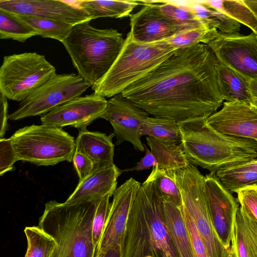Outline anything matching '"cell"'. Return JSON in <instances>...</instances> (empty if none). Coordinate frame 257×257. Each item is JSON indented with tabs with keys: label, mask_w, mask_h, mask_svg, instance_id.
<instances>
[{
	"label": "cell",
	"mask_w": 257,
	"mask_h": 257,
	"mask_svg": "<svg viewBox=\"0 0 257 257\" xmlns=\"http://www.w3.org/2000/svg\"><path fill=\"white\" fill-rule=\"evenodd\" d=\"M226 257H235L234 255V254L231 250L230 248V250H229L228 254L227 255Z\"/></svg>",
	"instance_id": "c3c4849f"
},
{
	"label": "cell",
	"mask_w": 257,
	"mask_h": 257,
	"mask_svg": "<svg viewBox=\"0 0 257 257\" xmlns=\"http://www.w3.org/2000/svg\"><path fill=\"white\" fill-rule=\"evenodd\" d=\"M231 242L235 257H257V219L241 205L236 212Z\"/></svg>",
	"instance_id": "44dd1931"
},
{
	"label": "cell",
	"mask_w": 257,
	"mask_h": 257,
	"mask_svg": "<svg viewBox=\"0 0 257 257\" xmlns=\"http://www.w3.org/2000/svg\"><path fill=\"white\" fill-rule=\"evenodd\" d=\"M107 100L93 93L79 96L63 103L40 116L41 124L62 128L71 126L79 130L100 118Z\"/></svg>",
	"instance_id": "5bb4252c"
},
{
	"label": "cell",
	"mask_w": 257,
	"mask_h": 257,
	"mask_svg": "<svg viewBox=\"0 0 257 257\" xmlns=\"http://www.w3.org/2000/svg\"><path fill=\"white\" fill-rule=\"evenodd\" d=\"M122 172L115 164L94 171L84 180L78 183L65 203L72 204L94 202L106 195L111 196L117 188V178Z\"/></svg>",
	"instance_id": "d6986e66"
},
{
	"label": "cell",
	"mask_w": 257,
	"mask_h": 257,
	"mask_svg": "<svg viewBox=\"0 0 257 257\" xmlns=\"http://www.w3.org/2000/svg\"><path fill=\"white\" fill-rule=\"evenodd\" d=\"M94 257H123L122 245H115L95 253Z\"/></svg>",
	"instance_id": "7bdbcfd3"
},
{
	"label": "cell",
	"mask_w": 257,
	"mask_h": 257,
	"mask_svg": "<svg viewBox=\"0 0 257 257\" xmlns=\"http://www.w3.org/2000/svg\"><path fill=\"white\" fill-rule=\"evenodd\" d=\"M217 60L250 79H257V35L217 36L210 41Z\"/></svg>",
	"instance_id": "8fae6325"
},
{
	"label": "cell",
	"mask_w": 257,
	"mask_h": 257,
	"mask_svg": "<svg viewBox=\"0 0 257 257\" xmlns=\"http://www.w3.org/2000/svg\"><path fill=\"white\" fill-rule=\"evenodd\" d=\"M148 136L166 143L181 141L178 121L172 119L157 116L148 117L141 124L140 137Z\"/></svg>",
	"instance_id": "83f0119b"
},
{
	"label": "cell",
	"mask_w": 257,
	"mask_h": 257,
	"mask_svg": "<svg viewBox=\"0 0 257 257\" xmlns=\"http://www.w3.org/2000/svg\"><path fill=\"white\" fill-rule=\"evenodd\" d=\"M243 2L257 18V0H243Z\"/></svg>",
	"instance_id": "f6af8a7d"
},
{
	"label": "cell",
	"mask_w": 257,
	"mask_h": 257,
	"mask_svg": "<svg viewBox=\"0 0 257 257\" xmlns=\"http://www.w3.org/2000/svg\"><path fill=\"white\" fill-rule=\"evenodd\" d=\"M178 2L193 13L207 27L218 29L223 35L239 34L241 24L226 14L205 6L200 1Z\"/></svg>",
	"instance_id": "d4e9b609"
},
{
	"label": "cell",
	"mask_w": 257,
	"mask_h": 257,
	"mask_svg": "<svg viewBox=\"0 0 257 257\" xmlns=\"http://www.w3.org/2000/svg\"><path fill=\"white\" fill-rule=\"evenodd\" d=\"M110 195H106L96 202V211L92 226V237L97 248L101 239L108 215L110 203Z\"/></svg>",
	"instance_id": "d590c367"
},
{
	"label": "cell",
	"mask_w": 257,
	"mask_h": 257,
	"mask_svg": "<svg viewBox=\"0 0 257 257\" xmlns=\"http://www.w3.org/2000/svg\"><path fill=\"white\" fill-rule=\"evenodd\" d=\"M0 10L16 15L63 22L73 26L90 22V17L75 1L57 0H1Z\"/></svg>",
	"instance_id": "e0dca14e"
},
{
	"label": "cell",
	"mask_w": 257,
	"mask_h": 257,
	"mask_svg": "<svg viewBox=\"0 0 257 257\" xmlns=\"http://www.w3.org/2000/svg\"><path fill=\"white\" fill-rule=\"evenodd\" d=\"M22 21L31 26L38 35L51 38L61 43L66 39L74 26L69 24L43 18L17 15Z\"/></svg>",
	"instance_id": "f546056e"
},
{
	"label": "cell",
	"mask_w": 257,
	"mask_h": 257,
	"mask_svg": "<svg viewBox=\"0 0 257 257\" xmlns=\"http://www.w3.org/2000/svg\"><path fill=\"white\" fill-rule=\"evenodd\" d=\"M75 4L85 12L91 20L99 18H122L130 16L133 10L142 5L138 1H77Z\"/></svg>",
	"instance_id": "484cf974"
},
{
	"label": "cell",
	"mask_w": 257,
	"mask_h": 257,
	"mask_svg": "<svg viewBox=\"0 0 257 257\" xmlns=\"http://www.w3.org/2000/svg\"><path fill=\"white\" fill-rule=\"evenodd\" d=\"M38 35L34 29L17 15L0 10L1 39H12L24 42Z\"/></svg>",
	"instance_id": "4dcf8cb0"
},
{
	"label": "cell",
	"mask_w": 257,
	"mask_h": 257,
	"mask_svg": "<svg viewBox=\"0 0 257 257\" xmlns=\"http://www.w3.org/2000/svg\"><path fill=\"white\" fill-rule=\"evenodd\" d=\"M249 91L252 100H257V79L250 80Z\"/></svg>",
	"instance_id": "ee69618b"
},
{
	"label": "cell",
	"mask_w": 257,
	"mask_h": 257,
	"mask_svg": "<svg viewBox=\"0 0 257 257\" xmlns=\"http://www.w3.org/2000/svg\"><path fill=\"white\" fill-rule=\"evenodd\" d=\"M218 33V30L216 29H211L203 26L182 32L165 40L177 49L200 43L207 45Z\"/></svg>",
	"instance_id": "836d02e7"
},
{
	"label": "cell",
	"mask_w": 257,
	"mask_h": 257,
	"mask_svg": "<svg viewBox=\"0 0 257 257\" xmlns=\"http://www.w3.org/2000/svg\"><path fill=\"white\" fill-rule=\"evenodd\" d=\"M144 145L146 151L145 156L137 163L135 167L124 169L122 170V172L142 171L144 170H148L151 167H154L157 166V162L156 158L146 146L144 144Z\"/></svg>",
	"instance_id": "60d3db41"
},
{
	"label": "cell",
	"mask_w": 257,
	"mask_h": 257,
	"mask_svg": "<svg viewBox=\"0 0 257 257\" xmlns=\"http://www.w3.org/2000/svg\"><path fill=\"white\" fill-rule=\"evenodd\" d=\"M217 62L207 44L177 49L121 94L154 116L177 121L208 117L223 101L217 80Z\"/></svg>",
	"instance_id": "6da1fadb"
},
{
	"label": "cell",
	"mask_w": 257,
	"mask_h": 257,
	"mask_svg": "<svg viewBox=\"0 0 257 257\" xmlns=\"http://www.w3.org/2000/svg\"><path fill=\"white\" fill-rule=\"evenodd\" d=\"M73 163L79 177V183L82 182L94 171L92 161L85 155L75 151Z\"/></svg>",
	"instance_id": "ab89813d"
},
{
	"label": "cell",
	"mask_w": 257,
	"mask_h": 257,
	"mask_svg": "<svg viewBox=\"0 0 257 257\" xmlns=\"http://www.w3.org/2000/svg\"><path fill=\"white\" fill-rule=\"evenodd\" d=\"M75 140V151L86 155L93 162L94 171L112 166L114 145L113 133L107 136L86 128L79 130Z\"/></svg>",
	"instance_id": "ffe728a7"
},
{
	"label": "cell",
	"mask_w": 257,
	"mask_h": 257,
	"mask_svg": "<svg viewBox=\"0 0 257 257\" xmlns=\"http://www.w3.org/2000/svg\"><path fill=\"white\" fill-rule=\"evenodd\" d=\"M142 8L131 14L132 39L141 43H153L165 40L182 32L191 30L179 25L163 15L155 1H141Z\"/></svg>",
	"instance_id": "2e32d148"
},
{
	"label": "cell",
	"mask_w": 257,
	"mask_h": 257,
	"mask_svg": "<svg viewBox=\"0 0 257 257\" xmlns=\"http://www.w3.org/2000/svg\"><path fill=\"white\" fill-rule=\"evenodd\" d=\"M164 205L166 225L180 257H193L181 206L164 200Z\"/></svg>",
	"instance_id": "603a6c76"
},
{
	"label": "cell",
	"mask_w": 257,
	"mask_h": 257,
	"mask_svg": "<svg viewBox=\"0 0 257 257\" xmlns=\"http://www.w3.org/2000/svg\"><path fill=\"white\" fill-rule=\"evenodd\" d=\"M149 114L120 93L107 100L100 118L108 121L111 124L112 133L116 139L115 145L126 141L131 143L136 150L144 152L145 149L140 139V130Z\"/></svg>",
	"instance_id": "7c38bea8"
},
{
	"label": "cell",
	"mask_w": 257,
	"mask_h": 257,
	"mask_svg": "<svg viewBox=\"0 0 257 257\" xmlns=\"http://www.w3.org/2000/svg\"><path fill=\"white\" fill-rule=\"evenodd\" d=\"M10 139L17 161L38 166L71 162L76 150L74 137L62 128L42 124L20 128Z\"/></svg>",
	"instance_id": "8992f818"
},
{
	"label": "cell",
	"mask_w": 257,
	"mask_h": 257,
	"mask_svg": "<svg viewBox=\"0 0 257 257\" xmlns=\"http://www.w3.org/2000/svg\"><path fill=\"white\" fill-rule=\"evenodd\" d=\"M8 98L0 92V137L6 134L8 128Z\"/></svg>",
	"instance_id": "b9f144b4"
},
{
	"label": "cell",
	"mask_w": 257,
	"mask_h": 257,
	"mask_svg": "<svg viewBox=\"0 0 257 257\" xmlns=\"http://www.w3.org/2000/svg\"><path fill=\"white\" fill-rule=\"evenodd\" d=\"M175 50L166 40L141 43L133 40L128 33L123 47L109 70L98 83L91 87L94 93L105 98L121 93Z\"/></svg>",
	"instance_id": "5b68a950"
},
{
	"label": "cell",
	"mask_w": 257,
	"mask_h": 257,
	"mask_svg": "<svg viewBox=\"0 0 257 257\" xmlns=\"http://www.w3.org/2000/svg\"><path fill=\"white\" fill-rule=\"evenodd\" d=\"M207 118L178 121L180 144L191 164L215 173L221 168L256 159L255 142L220 133L208 124Z\"/></svg>",
	"instance_id": "7a4b0ae2"
},
{
	"label": "cell",
	"mask_w": 257,
	"mask_h": 257,
	"mask_svg": "<svg viewBox=\"0 0 257 257\" xmlns=\"http://www.w3.org/2000/svg\"><path fill=\"white\" fill-rule=\"evenodd\" d=\"M207 122L220 133L257 144V109L249 103L225 101L220 110L208 117Z\"/></svg>",
	"instance_id": "ac0fdd59"
},
{
	"label": "cell",
	"mask_w": 257,
	"mask_h": 257,
	"mask_svg": "<svg viewBox=\"0 0 257 257\" xmlns=\"http://www.w3.org/2000/svg\"><path fill=\"white\" fill-rule=\"evenodd\" d=\"M89 23L74 26L62 43L78 75L92 87L109 70L123 47L125 39L116 30L96 28Z\"/></svg>",
	"instance_id": "277c9868"
},
{
	"label": "cell",
	"mask_w": 257,
	"mask_h": 257,
	"mask_svg": "<svg viewBox=\"0 0 257 257\" xmlns=\"http://www.w3.org/2000/svg\"><path fill=\"white\" fill-rule=\"evenodd\" d=\"M18 161L9 139H0V175L13 171L14 163Z\"/></svg>",
	"instance_id": "74e56055"
},
{
	"label": "cell",
	"mask_w": 257,
	"mask_h": 257,
	"mask_svg": "<svg viewBox=\"0 0 257 257\" xmlns=\"http://www.w3.org/2000/svg\"><path fill=\"white\" fill-rule=\"evenodd\" d=\"M147 178L154 182L163 200L170 201L179 207L182 206L180 190L173 177L165 170L155 166Z\"/></svg>",
	"instance_id": "e575fe53"
},
{
	"label": "cell",
	"mask_w": 257,
	"mask_h": 257,
	"mask_svg": "<svg viewBox=\"0 0 257 257\" xmlns=\"http://www.w3.org/2000/svg\"><path fill=\"white\" fill-rule=\"evenodd\" d=\"M141 185L139 181L131 177L114 191L96 252L115 245L123 246L129 214Z\"/></svg>",
	"instance_id": "9a60e30c"
},
{
	"label": "cell",
	"mask_w": 257,
	"mask_h": 257,
	"mask_svg": "<svg viewBox=\"0 0 257 257\" xmlns=\"http://www.w3.org/2000/svg\"><path fill=\"white\" fill-rule=\"evenodd\" d=\"M250 104L255 108L257 109V100H252L250 103Z\"/></svg>",
	"instance_id": "7dc6e473"
},
{
	"label": "cell",
	"mask_w": 257,
	"mask_h": 257,
	"mask_svg": "<svg viewBox=\"0 0 257 257\" xmlns=\"http://www.w3.org/2000/svg\"><path fill=\"white\" fill-rule=\"evenodd\" d=\"M135 199L145 218L156 257H180L166 225L163 198L154 182L147 178Z\"/></svg>",
	"instance_id": "30bf717a"
},
{
	"label": "cell",
	"mask_w": 257,
	"mask_h": 257,
	"mask_svg": "<svg viewBox=\"0 0 257 257\" xmlns=\"http://www.w3.org/2000/svg\"><path fill=\"white\" fill-rule=\"evenodd\" d=\"M91 86L78 74H56L33 91L9 119L18 120L42 115L58 106L79 97Z\"/></svg>",
	"instance_id": "9c48e42d"
},
{
	"label": "cell",
	"mask_w": 257,
	"mask_h": 257,
	"mask_svg": "<svg viewBox=\"0 0 257 257\" xmlns=\"http://www.w3.org/2000/svg\"><path fill=\"white\" fill-rule=\"evenodd\" d=\"M27 240L25 257H50L57 246L56 240L38 226L24 229Z\"/></svg>",
	"instance_id": "1f68e13d"
},
{
	"label": "cell",
	"mask_w": 257,
	"mask_h": 257,
	"mask_svg": "<svg viewBox=\"0 0 257 257\" xmlns=\"http://www.w3.org/2000/svg\"><path fill=\"white\" fill-rule=\"evenodd\" d=\"M244 164L247 167L257 172V159H255L249 161L244 162Z\"/></svg>",
	"instance_id": "bcb514c9"
},
{
	"label": "cell",
	"mask_w": 257,
	"mask_h": 257,
	"mask_svg": "<svg viewBox=\"0 0 257 257\" xmlns=\"http://www.w3.org/2000/svg\"><path fill=\"white\" fill-rule=\"evenodd\" d=\"M205 190L208 209L215 230L223 245L229 249L239 206L237 199L222 186L214 173L210 172L205 176Z\"/></svg>",
	"instance_id": "4fadbf2b"
},
{
	"label": "cell",
	"mask_w": 257,
	"mask_h": 257,
	"mask_svg": "<svg viewBox=\"0 0 257 257\" xmlns=\"http://www.w3.org/2000/svg\"><path fill=\"white\" fill-rule=\"evenodd\" d=\"M146 141L159 168L168 173L187 167L190 163L181 144L159 141L148 136Z\"/></svg>",
	"instance_id": "cb8c5ba5"
},
{
	"label": "cell",
	"mask_w": 257,
	"mask_h": 257,
	"mask_svg": "<svg viewBox=\"0 0 257 257\" xmlns=\"http://www.w3.org/2000/svg\"><path fill=\"white\" fill-rule=\"evenodd\" d=\"M155 2L163 15L179 25L189 29L206 26L193 13L177 1Z\"/></svg>",
	"instance_id": "d6a6232c"
},
{
	"label": "cell",
	"mask_w": 257,
	"mask_h": 257,
	"mask_svg": "<svg viewBox=\"0 0 257 257\" xmlns=\"http://www.w3.org/2000/svg\"><path fill=\"white\" fill-rule=\"evenodd\" d=\"M181 195L182 208L192 219L208 257H226L230 249L220 242L213 225L206 199L205 176L190 164L172 174Z\"/></svg>",
	"instance_id": "52a82bcc"
},
{
	"label": "cell",
	"mask_w": 257,
	"mask_h": 257,
	"mask_svg": "<svg viewBox=\"0 0 257 257\" xmlns=\"http://www.w3.org/2000/svg\"><path fill=\"white\" fill-rule=\"evenodd\" d=\"M216 73L219 89L223 100L250 104L252 100L249 91L250 79L218 60Z\"/></svg>",
	"instance_id": "7402d4cb"
},
{
	"label": "cell",
	"mask_w": 257,
	"mask_h": 257,
	"mask_svg": "<svg viewBox=\"0 0 257 257\" xmlns=\"http://www.w3.org/2000/svg\"><path fill=\"white\" fill-rule=\"evenodd\" d=\"M56 74L55 67L43 55L25 52L6 56L0 68V92L21 102Z\"/></svg>",
	"instance_id": "ba28073f"
},
{
	"label": "cell",
	"mask_w": 257,
	"mask_h": 257,
	"mask_svg": "<svg viewBox=\"0 0 257 257\" xmlns=\"http://www.w3.org/2000/svg\"><path fill=\"white\" fill-rule=\"evenodd\" d=\"M236 193L239 205L249 210L257 219V185L243 188Z\"/></svg>",
	"instance_id": "f35d334b"
},
{
	"label": "cell",
	"mask_w": 257,
	"mask_h": 257,
	"mask_svg": "<svg viewBox=\"0 0 257 257\" xmlns=\"http://www.w3.org/2000/svg\"><path fill=\"white\" fill-rule=\"evenodd\" d=\"M205 6L222 12L250 28L257 35V18L243 0L203 1Z\"/></svg>",
	"instance_id": "f1b7e54d"
},
{
	"label": "cell",
	"mask_w": 257,
	"mask_h": 257,
	"mask_svg": "<svg viewBox=\"0 0 257 257\" xmlns=\"http://www.w3.org/2000/svg\"><path fill=\"white\" fill-rule=\"evenodd\" d=\"M219 181L230 193L257 185V172L247 167L244 163L221 168L214 173Z\"/></svg>",
	"instance_id": "4316f807"
},
{
	"label": "cell",
	"mask_w": 257,
	"mask_h": 257,
	"mask_svg": "<svg viewBox=\"0 0 257 257\" xmlns=\"http://www.w3.org/2000/svg\"><path fill=\"white\" fill-rule=\"evenodd\" d=\"M182 211L187 228L193 257H208L204 242L190 216L182 208Z\"/></svg>",
	"instance_id": "8d00e7d4"
},
{
	"label": "cell",
	"mask_w": 257,
	"mask_h": 257,
	"mask_svg": "<svg viewBox=\"0 0 257 257\" xmlns=\"http://www.w3.org/2000/svg\"><path fill=\"white\" fill-rule=\"evenodd\" d=\"M97 201L69 204L51 200L45 204L38 226L57 242L50 257L95 256L92 226Z\"/></svg>",
	"instance_id": "3957f363"
}]
</instances>
